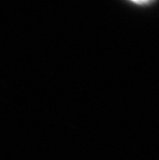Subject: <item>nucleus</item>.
I'll return each mask as SVG.
<instances>
[{"label": "nucleus", "instance_id": "obj_1", "mask_svg": "<svg viewBox=\"0 0 159 160\" xmlns=\"http://www.w3.org/2000/svg\"><path fill=\"white\" fill-rule=\"evenodd\" d=\"M133 3H137V4H147V3L151 2L152 0H130Z\"/></svg>", "mask_w": 159, "mask_h": 160}]
</instances>
